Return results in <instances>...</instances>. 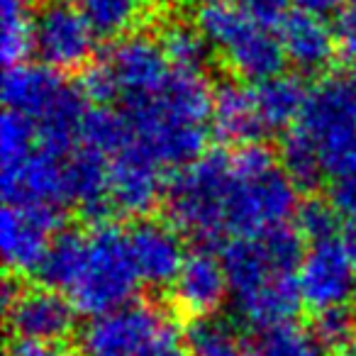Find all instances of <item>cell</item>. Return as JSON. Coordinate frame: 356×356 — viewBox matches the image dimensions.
Wrapping results in <instances>:
<instances>
[{"label":"cell","mask_w":356,"mask_h":356,"mask_svg":"<svg viewBox=\"0 0 356 356\" xmlns=\"http://www.w3.org/2000/svg\"><path fill=\"white\" fill-rule=\"evenodd\" d=\"M124 118L134 144L159 166L184 168L198 161L208 144L213 120V90L203 74L171 71L152 95L124 100Z\"/></svg>","instance_id":"1"},{"label":"cell","mask_w":356,"mask_h":356,"mask_svg":"<svg viewBox=\"0 0 356 356\" xmlns=\"http://www.w3.org/2000/svg\"><path fill=\"white\" fill-rule=\"evenodd\" d=\"M296 210V186L276 166L271 149L259 142L239 147L232 156L227 232L261 237L268 229L286 225Z\"/></svg>","instance_id":"2"},{"label":"cell","mask_w":356,"mask_h":356,"mask_svg":"<svg viewBox=\"0 0 356 356\" xmlns=\"http://www.w3.org/2000/svg\"><path fill=\"white\" fill-rule=\"evenodd\" d=\"M232 188V156L208 152L178 168L166 186V213L176 227L200 242H218L227 232V203Z\"/></svg>","instance_id":"3"},{"label":"cell","mask_w":356,"mask_h":356,"mask_svg":"<svg viewBox=\"0 0 356 356\" xmlns=\"http://www.w3.org/2000/svg\"><path fill=\"white\" fill-rule=\"evenodd\" d=\"M139 281L142 276L134 264L129 234L103 222L88 234L83 266L69 296L79 312L98 317L129 305Z\"/></svg>","instance_id":"4"},{"label":"cell","mask_w":356,"mask_h":356,"mask_svg":"<svg viewBox=\"0 0 356 356\" xmlns=\"http://www.w3.org/2000/svg\"><path fill=\"white\" fill-rule=\"evenodd\" d=\"M195 25L203 30L210 44L220 49L229 69L242 79L261 83L281 74L286 61L281 37L268 32V25L254 20L242 8L208 0L198 10Z\"/></svg>","instance_id":"5"},{"label":"cell","mask_w":356,"mask_h":356,"mask_svg":"<svg viewBox=\"0 0 356 356\" xmlns=\"http://www.w3.org/2000/svg\"><path fill=\"white\" fill-rule=\"evenodd\" d=\"M300 127L315 142L327 176H356V79H322L307 93Z\"/></svg>","instance_id":"6"},{"label":"cell","mask_w":356,"mask_h":356,"mask_svg":"<svg viewBox=\"0 0 356 356\" xmlns=\"http://www.w3.org/2000/svg\"><path fill=\"white\" fill-rule=\"evenodd\" d=\"M83 356H184L173 322L163 310L129 302L90 317L81 332Z\"/></svg>","instance_id":"7"},{"label":"cell","mask_w":356,"mask_h":356,"mask_svg":"<svg viewBox=\"0 0 356 356\" xmlns=\"http://www.w3.org/2000/svg\"><path fill=\"white\" fill-rule=\"evenodd\" d=\"M93 47V27L71 3L56 0L37 10L32 49L44 66L56 71H76L88 64Z\"/></svg>","instance_id":"8"},{"label":"cell","mask_w":356,"mask_h":356,"mask_svg":"<svg viewBox=\"0 0 356 356\" xmlns=\"http://www.w3.org/2000/svg\"><path fill=\"white\" fill-rule=\"evenodd\" d=\"M61 227L56 205H6L0 218V249L10 271L35 273Z\"/></svg>","instance_id":"9"},{"label":"cell","mask_w":356,"mask_h":356,"mask_svg":"<svg viewBox=\"0 0 356 356\" xmlns=\"http://www.w3.org/2000/svg\"><path fill=\"white\" fill-rule=\"evenodd\" d=\"M302 302L312 310L344 305L356 286V261L344 242L327 239L312 244L298 268Z\"/></svg>","instance_id":"10"},{"label":"cell","mask_w":356,"mask_h":356,"mask_svg":"<svg viewBox=\"0 0 356 356\" xmlns=\"http://www.w3.org/2000/svg\"><path fill=\"white\" fill-rule=\"evenodd\" d=\"M103 61L113 74L118 90L124 100L152 95L166 83L171 76L168 59L159 40L142 32L124 35L105 51Z\"/></svg>","instance_id":"11"},{"label":"cell","mask_w":356,"mask_h":356,"mask_svg":"<svg viewBox=\"0 0 356 356\" xmlns=\"http://www.w3.org/2000/svg\"><path fill=\"white\" fill-rule=\"evenodd\" d=\"M8 325L17 339L59 344L76 327V305L54 288L20 291L6 307Z\"/></svg>","instance_id":"12"},{"label":"cell","mask_w":356,"mask_h":356,"mask_svg":"<svg viewBox=\"0 0 356 356\" xmlns=\"http://www.w3.org/2000/svg\"><path fill=\"white\" fill-rule=\"evenodd\" d=\"M161 198L159 163L139 144H129L110 159V200L124 215H147Z\"/></svg>","instance_id":"13"},{"label":"cell","mask_w":356,"mask_h":356,"mask_svg":"<svg viewBox=\"0 0 356 356\" xmlns=\"http://www.w3.org/2000/svg\"><path fill=\"white\" fill-rule=\"evenodd\" d=\"M8 205H56L69 203L66 195V156L35 149L32 156L0 181Z\"/></svg>","instance_id":"14"},{"label":"cell","mask_w":356,"mask_h":356,"mask_svg":"<svg viewBox=\"0 0 356 356\" xmlns=\"http://www.w3.org/2000/svg\"><path fill=\"white\" fill-rule=\"evenodd\" d=\"M129 247L139 276L149 286H171L186 261L184 242L173 227L156 220H142L129 232Z\"/></svg>","instance_id":"15"},{"label":"cell","mask_w":356,"mask_h":356,"mask_svg":"<svg viewBox=\"0 0 356 356\" xmlns=\"http://www.w3.org/2000/svg\"><path fill=\"white\" fill-rule=\"evenodd\" d=\"M66 195L86 220L103 225L110 215V156L81 144L66 156Z\"/></svg>","instance_id":"16"},{"label":"cell","mask_w":356,"mask_h":356,"mask_svg":"<svg viewBox=\"0 0 356 356\" xmlns=\"http://www.w3.org/2000/svg\"><path fill=\"white\" fill-rule=\"evenodd\" d=\"M69 88L56 69L35 64L8 66L3 79V103L13 113L25 115L32 122H40L51 108L61 100L64 90Z\"/></svg>","instance_id":"17"},{"label":"cell","mask_w":356,"mask_h":356,"mask_svg":"<svg viewBox=\"0 0 356 356\" xmlns=\"http://www.w3.org/2000/svg\"><path fill=\"white\" fill-rule=\"evenodd\" d=\"M229 291L227 273H225L222 259L205 249H195L188 254L173 281V298L184 310L193 315H210L222 305Z\"/></svg>","instance_id":"18"},{"label":"cell","mask_w":356,"mask_h":356,"mask_svg":"<svg viewBox=\"0 0 356 356\" xmlns=\"http://www.w3.org/2000/svg\"><path fill=\"white\" fill-rule=\"evenodd\" d=\"M281 44L286 59L300 74H320L334 59V32L325 17L310 13H288L281 20Z\"/></svg>","instance_id":"19"},{"label":"cell","mask_w":356,"mask_h":356,"mask_svg":"<svg viewBox=\"0 0 356 356\" xmlns=\"http://www.w3.org/2000/svg\"><path fill=\"white\" fill-rule=\"evenodd\" d=\"M210 124L222 142L239 144V147L257 144L266 132L254 90L244 88L242 83H234V81H225L213 90Z\"/></svg>","instance_id":"20"},{"label":"cell","mask_w":356,"mask_h":356,"mask_svg":"<svg viewBox=\"0 0 356 356\" xmlns=\"http://www.w3.org/2000/svg\"><path fill=\"white\" fill-rule=\"evenodd\" d=\"M222 266L234 300H242V298L276 283L283 276H296L291 271H283L273 261L271 254L264 247L261 237H239L229 242L222 252Z\"/></svg>","instance_id":"21"},{"label":"cell","mask_w":356,"mask_h":356,"mask_svg":"<svg viewBox=\"0 0 356 356\" xmlns=\"http://www.w3.org/2000/svg\"><path fill=\"white\" fill-rule=\"evenodd\" d=\"M257 105L266 129H286L296 120H300L307 103V90L300 76L276 74L261 81L254 90Z\"/></svg>","instance_id":"22"},{"label":"cell","mask_w":356,"mask_h":356,"mask_svg":"<svg viewBox=\"0 0 356 356\" xmlns=\"http://www.w3.org/2000/svg\"><path fill=\"white\" fill-rule=\"evenodd\" d=\"M86 244H88V237H83L76 229H59L35 271L42 286L54 288V291H71L83 266Z\"/></svg>","instance_id":"23"},{"label":"cell","mask_w":356,"mask_h":356,"mask_svg":"<svg viewBox=\"0 0 356 356\" xmlns=\"http://www.w3.org/2000/svg\"><path fill=\"white\" fill-rule=\"evenodd\" d=\"M156 40L168 64L176 71L203 74V69L213 59V44L208 37L198 25H191L186 20H168L166 25H161Z\"/></svg>","instance_id":"24"},{"label":"cell","mask_w":356,"mask_h":356,"mask_svg":"<svg viewBox=\"0 0 356 356\" xmlns=\"http://www.w3.org/2000/svg\"><path fill=\"white\" fill-rule=\"evenodd\" d=\"M281 168L300 191H315L327 176L312 137L298 124L281 142Z\"/></svg>","instance_id":"25"},{"label":"cell","mask_w":356,"mask_h":356,"mask_svg":"<svg viewBox=\"0 0 356 356\" xmlns=\"http://www.w3.org/2000/svg\"><path fill=\"white\" fill-rule=\"evenodd\" d=\"M35 17V0H0V56L8 66L30 54Z\"/></svg>","instance_id":"26"},{"label":"cell","mask_w":356,"mask_h":356,"mask_svg":"<svg viewBox=\"0 0 356 356\" xmlns=\"http://www.w3.org/2000/svg\"><path fill=\"white\" fill-rule=\"evenodd\" d=\"M186 344L193 356H244V341L227 320L200 315L186 330Z\"/></svg>","instance_id":"27"},{"label":"cell","mask_w":356,"mask_h":356,"mask_svg":"<svg viewBox=\"0 0 356 356\" xmlns=\"http://www.w3.org/2000/svg\"><path fill=\"white\" fill-rule=\"evenodd\" d=\"M79 3L95 37L120 40L129 35L142 17V0H79Z\"/></svg>","instance_id":"28"},{"label":"cell","mask_w":356,"mask_h":356,"mask_svg":"<svg viewBox=\"0 0 356 356\" xmlns=\"http://www.w3.org/2000/svg\"><path fill=\"white\" fill-rule=\"evenodd\" d=\"M132 142V129H129L124 115H118L105 108L88 110L83 129H81V144L113 159L115 154L122 152Z\"/></svg>","instance_id":"29"},{"label":"cell","mask_w":356,"mask_h":356,"mask_svg":"<svg viewBox=\"0 0 356 356\" xmlns=\"http://www.w3.org/2000/svg\"><path fill=\"white\" fill-rule=\"evenodd\" d=\"M37 127L25 115L6 110L0 120V168L3 176L15 173L35 152Z\"/></svg>","instance_id":"30"},{"label":"cell","mask_w":356,"mask_h":356,"mask_svg":"<svg viewBox=\"0 0 356 356\" xmlns=\"http://www.w3.org/2000/svg\"><path fill=\"white\" fill-rule=\"evenodd\" d=\"M312 337L322 351L344 354L356 344V312L349 305H334L320 310L312 322Z\"/></svg>","instance_id":"31"},{"label":"cell","mask_w":356,"mask_h":356,"mask_svg":"<svg viewBox=\"0 0 356 356\" xmlns=\"http://www.w3.org/2000/svg\"><path fill=\"white\" fill-rule=\"evenodd\" d=\"M254 356H322V349L315 337L288 322V325L259 332Z\"/></svg>","instance_id":"32"},{"label":"cell","mask_w":356,"mask_h":356,"mask_svg":"<svg viewBox=\"0 0 356 356\" xmlns=\"http://www.w3.org/2000/svg\"><path fill=\"white\" fill-rule=\"evenodd\" d=\"M339 218L341 215L330 200L307 198L296 210V229L300 232V237L310 239L312 244L327 242V239H334L339 229Z\"/></svg>","instance_id":"33"},{"label":"cell","mask_w":356,"mask_h":356,"mask_svg":"<svg viewBox=\"0 0 356 356\" xmlns=\"http://www.w3.org/2000/svg\"><path fill=\"white\" fill-rule=\"evenodd\" d=\"M81 90L86 93V98L95 100V103H108V100L120 95L118 83H115L113 74H110L108 64L103 59L86 69L83 79H81Z\"/></svg>","instance_id":"34"},{"label":"cell","mask_w":356,"mask_h":356,"mask_svg":"<svg viewBox=\"0 0 356 356\" xmlns=\"http://www.w3.org/2000/svg\"><path fill=\"white\" fill-rule=\"evenodd\" d=\"M220 3H234V6L242 8L244 13H249L254 20L264 22V25L281 22L288 15V0H220Z\"/></svg>","instance_id":"35"},{"label":"cell","mask_w":356,"mask_h":356,"mask_svg":"<svg viewBox=\"0 0 356 356\" xmlns=\"http://www.w3.org/2000/svg\"><path fill=\"white\" fill-rule=\"evenodd\" d=\"M330 203L334 205V210L341 218L356 222V176L334 178L330 191Z\"/></svg>","instance_id":"36"},{"label":"cell","mask_w":356,"mask_h":356,"mask_svg":"<svg viewBox=\"0 0 356 356\" xmlns=\"http://www.w3.org/2000/svg\"><path fill=\"white\" fill-rule=\"evenodd\" d=\"M8 356H69L59 344L35 339H15L8 351Z\"/></svg>","instance_id":"37"},{"label":"cell","mask_w":356,"mask_h":356,"mask_svg":"<svg viewBox=\"0 0 356 356\" xmlns=\"http://www.w3.org/2000/svg\"><path fill=\"white\" fill-rule=\"evenodd\" d=\"M298 10L310 13L317 17H327L332 13H341V8L346 6V0H296Z\"/></svg>","instance_id":"38"},{"label":"cell","mask_w":356,"mask_h":356,"mask_svg":"<svg viewBox=\"0 0 356 356\" xmlns=\"http://www.w3.org/2000/svg\"><path fill=\"white\" fill-rule=\"evenodd\" d=\"M339 32L346 47L356 44V0H346V6L339 13Z\"/></svg>","instance_id":"39"},{"label":"cell","mask_w":356,"mask_h":356,"mask_svg":"<svg viewBox=\"0 0 356 356\" xmlns=\"http://www.w3.org/2000/svg\"><path fill=\"white\" fill-rule=\"evenodd\" d=\"M344 244H346V249H349V254L354 257V261H356V222H349L344 227Z\"/></svg>","instance_id":"40"},{"label":"cell","mask_w":356,"mask_h":356,"mask_svg":"<svg viewBox=\"0 0 356 356\" xmlns=\"http://www.w3.org/2000/svg\"><path fill=\"white\" fill-rule=\"evenodd\" d=\"M147 3H152L156 8H173V6H181L184 0H147Z\"/></svg>","instance_id":"41"},{"label":"cell","mask_w":356,"mask_h":356,"mask_svg":"<svg viewBox=\"0 0 356 356\" xmlns=\"http://www.w3.org/2000/svg\"><path fill=\"white\" fill-rule=\"evenodd\" d=\"M349 66H351V74H354V79H356V44L349 47Z\"/></svg>","instance_id":"42"},{"label":"cell","mask_w":356,"mask_h":356,"mask_svg":"<svg viewBox=\"0 0 356 356\" xmlns=\"http://www.w3.org/2000/svg\"><path fill=\"white\" fill-rule=\"evenodd\" d=\"M341 356H356V344L351 346V349H346V351H344V354H341Z\"/></svg>","instance_id":"43"},{"label":"cell","mask_w":356,"mask_h":356,"mask_svg":"<svg viewBox=\"0 0 356 356\" xmlns=\"http://www.w3.org/2000/svg\"><path fill=\"white\" fill-rule=\"evenodd\" d=\"M354 296H356V286H354Z\"/></svg>","instance_id":"44"},{"label":"cell","mask_w":356,"mask_h":356,"mask_svg":"<svg viewBox=\"0 0 356 356\" xmlns=\"http://www.w3.org/2000/svg\"><path fill=\"white\" fill-rule=\"evenodd\" d=\"M66 3H69V0H66Z\"/></svg>","instance_id":"45"}]
</instances>
